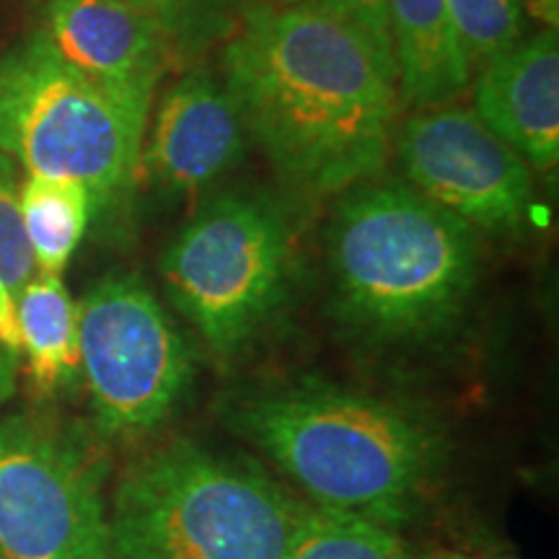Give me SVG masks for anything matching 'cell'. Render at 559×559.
<instances>
[{
    "label": "cell",
    "mask_w": 559,
    "mask_h": 559,
    "mask_svg": "<svg viewBox=\"0 0 559 559\" xmlns=\"http://www.w3.org/2000/svg\"><path fill=\"white\" fill-rule=\"evenodd\" d=\"M104 459L34 417L0 423V559H117Z\"/></svg>",
    "instance_id": "52a82bcc"
},
{
    "label": "cell",
    "mask_w": 559,
    "mask_h": 559,
    "mask_svg": "<svg viewBox=\"0 0 559 559\" xmlns=\"http://www.w3.org/2000/svg\"><path fill=\"white\" fill-rule=\"evenodd\" d=\"M79 347L96 417L109 432L156 428L190 389L187 340L138 275H109L83 296Z\"/></svg>",
    "instance_id": "ba28073f"
},
{
    "label": "cell",
    "mask_w": 559,
    "mask_h": 559,
    "mask_svg": "<svg viewBox=\"0 0 559 559\" xmlns=\"http://www.w3.org/2000/svg\"><path fill=\"white\" fill-rule=\"evenodd\" d=\"M389 39L402 99L417 109L445 107L472 83L445 0H389Z\"/></svg>",
    "instance_id": "4fadbf2b"
},
{
    "label": "cell",
    "mask_w": 559,
    "mask_h": 559,
    "mask_svg": "<svg viewBox=\"0 0 559 559\" xmlns=\"http://www.w3.org/2000/svg\"><path fill=\"white\" fill-rule=\"evenodd\" d=\"M304 508L254 466L169 440L120 477L111 544L117 559H285Z\"/></svg>",
    "instance_id": "277c9868"
},
{
    "label": "cell",
    "mask_w": 559,
    "mask_h": 559,
    "mask_svg": "<svg viewBox=\"0 0 559 559\" xmlns=\"http://www.w3.org/2000/svg\"><path fill=\"white\" fill-rule=\"evenodd\" d=\"M130 3H135L138 9L151 11V13H156V16H158V11H160V5H164V0H130Z\"/></svg>",
    "instance_id": "7402d4cb"
},
{
    "label": "cell",
    "mask_w": 559,
    "mask_h": 559,
    "mask_svg": "<svg viewBox=\"0 0 559 559\" xmlns=\"http://www.w3.org/2000/svg\"><path fill=\"white\" fill-rule=\"evenodd\" d=\"M474 115L526 164L547 171L559 158V45L555 29L515 41L479 68Z\"/></svg>",
    "instance_id": "7c38bea8"
},
{
    "label": "cell",
    "mask_w": 559,
    "mask_h": 559,
    "mask_svg": "<svg viewBox=\"0 0 559 559\" xmlns=\"http://www.w3.org/2000/svg\"><path fill=\"white\" fill-rule=\"evenodd\" d=\"M151 104L70 66L37 32L0 58V151L32 177L115 202L135 185Z\"/></svg>",
    "instance_id": "5b68a950"
},
{
    "label": "cell",
    "mask_w": 559,
    "mask_h": 559,
    "mask_svg": "<svg viewBox=\"0 0 559 559\" xmlns=\"http://www.w3.org/2000/svg\"><path fill=\"white\" fill-rule=\"evenodd\" d=\"M469 68L510 50L523 34V0H445Z\"/></svg>",
    "instance_id": "ac0fdd59"
},
{
    "label": "cell",
    "mask_w": 559,
    "mask_h": 559,
    "mask_svg": "<svg viewBox=\"0 0 559 559\" xmlns=\"http://www.w3.org/2000/svg\"><path fill=\"white\" fill-rule=\"evenodd\" d=\"M223 68L247 132L290 190L324 198L383 169L400 111L396 75L345 21L251 0Z\"/></svg>",
    "instance_id": "6da1fadb"
},
{
    "label": "cell",
    "mask_w": 559,
    "mask_h": 559,
    "mask_svg": "<svg viewBox=\"0 0 559 559\" xmlns=\"http://www.w3.org/2000/svg\"><path fill=\"white\" fill-rule=\"evenodd\" d=\"M247 143V124L226 81L192 68L160 96L140 164L166 190L198 192L236 169Z\"/></svg>",
    "instance_id": "30bf717a"
},
{
    "label": "cell",
    "mask_w": 559,
    "mask_h": 559,
    "mask_svg": "<svg viewBox=\"0 0 559 559\" xmlns=\"http://www.w3.org/2000/svg\"><path fill=\"white\" fill-rule=\"evenodd\" d=\"M16 317L34 386L52 394L81 370L79 306L68 296L60 275L39 272L19 293Z\"/></svg>",
    "instance_id": "5bb4252c"
},
{
    "label": "cell",
    "mask_w": 559,
    "mask_h": 559,
    "mask_svg": "<svg viewBox=\"0 0 559 559\" xmlns=\"http://www.w3.org/2000/svg\"><path fill=\"white\" fill-rule=\"evenodd\" d=\"M34 277V254L21 223L19 198L11 179L0 177V280L19 298L24 285Z\"/></svg>",
    "instance_id": "d6986e66"
},
{
    "label": "cell",
    "mask_w": 559,
    "mask_h": 559,
    "mask_svg": "<svg viewBox=\"0 0 559 559\" xmlns=\"http://www.w3.org/2000/svg\"><path fill=\"white\" fill-rule=\"evenodd\" d=\"M285 559H415L396 528L342 510L306 506Z\"/></svg>",
    "instance_id": "2e32d148"
},
{
    "label": "cell",
    "mask_w": 559,
    "mask_h": 559,
    "mask_svg": "<svg viewBox=\"0 0 559 559\" xmlns=\"http://www.w3.org/2000/svg\"><path fill=\"white\" fill-rule=\"evenodd\" d=\"M283 5H306L326 16L345 21L355 32L362 34L376 55L394 70L389 39V0H277ZM396 75V70H394Z\"/></svg>",
    "instance_id": "ffe728a7"
},
{
    "label": "cell",
    "mask_w": 559,
    "mask_h": 559,
    "mask_svg": "<svg viewBox=\"0 0 559 559\" xmlns=\"http://www.w3.org/2000/svg\"><path fill=\"white\" fill-rule=\"evenodd\" d=\"M409 187L472 228L521 234L534 215L528 164L469 109H419L396 135Z\"/></svg>",
    "instance_id": "9c48e42d"
},
{
    "label": "cell",
    "mask_w": 559,
    "mask_h": 559,
    "mask_svg": "<svg viewBox=\"0 0 559 559\" xmlns=\"http://www.w3.org/2000/svg\"><path fill=\"white\" fill-rule=\"evenodd\" d=\"M21 223L41 275H60L88 228L94 198L79 181L32 177L19 194Z\"/></svg>",
    "instance_id": "9a60e30c"
},
{
    "label": "cell",
    "mask_w": 559,
    "mask_h": 559,
    "mask_svg": "<svg viewBox=\"0 0 559 559\" xmlns=\"http://www.w3.org/2000/svg\"><path fill=\"white\" fill-rule=\"evenodd\" d=\"M290 218L267 192L210 198L160 257L171 304L210 353L239 358L288 293Z\"/></svg>",
    "instance_id": "8992f818"
},
{
    "label": "cell",
    "mask_w": 559,
    "mask_h": 559,
    "mask_svg": "<svg viewBox=\"0 0 559 559\" xmlns=\"http://www.w3.org/2000/svg\"><path fill=\"white\" fill-rule=\"evenodd\" d=\"M0 347L11 355L21 353L16 298H13V293L5 288L3 280H0Z\"/></svg>",
    "instance_id": "44dd1931"
},
{
    "label": "cell",
    "mask_w": 559,
    "mask_h": 559,
    "mask_svg": "<svg viewBox=\"0 0 559 559\" xmlns=\"http://www.w3.org/2000/svg\"><path fill=\"white\" fill-rule=\"evenodd\" d=\"M0 177L11 179V158L0 151Z\"/></svg>",
    "instance_id": "603a6c76"
},
{
    "label": "cell",
    "mask_w": 559,
    "mask_h": 559,
    "mask_svg": "<svg viewBox=\"0 0 559 559\" xmlns=\"http://www.w3.org/2000/svg\"><path fill=\"white\" fill-rule=\"evenodd\" d=\"M251 0H164L158 24L171 58L198 60L215 41L228 39Z\"/></svg>",
    "instance_id": "e0dca14e"
},
{
    "label": "cell",
    "mask_w": 559,
    "mask_h": 559,
    "mask_svg": "<svg viewBox=\"0 0 559 559\" xmlns=\"http://www.w3.org/2000/svg\"><path fill=\"white\" fill-rule=\"evenodd\" d=\"M330 275L334 313L360 342L423 345L477 288V228L404 181H360L334 207Z\"/></svg>",
    "instance_id": "3957f363"
},
{
    "label": "cell",
    "mask_w": 559,
    "mask_h": 559,
    "mask_svg": "<svg viewBox=\"0 0 559 559\" xmlns=\"http://www.w3.org/2000/svg\"><path fill=\"white\" fill-rule=\"evenodd\" d=\"M445 559H472V557H445Z\"/></svg>",
    "instance_id": "cb8c5ba5"
},
{
    "label": "cell",
    "mask_w": 559,
    "mask_h": 559,
    "mask_svg": "<svg viewBox=\"0 0 559 559\" xmlns=\"http://www.w3.org/2000/svg\"><path fill=\"white\" fill-rule=\"evenodd\" d=\"M45 19V37L70 66L111 88L153 99L171 60L156 13L130 0H50Z\"/></svg>",
    "instance_id": "8fae6325"
},
{
    "label": "cell",
    "mask_w": 559,
    "mask_h": 559,
    "mask_svg": "<svg viewBox=\"0 0 559 559\" xmlns=\"http://www.w3.org/2000/svg\"><path fill=\"white\" fill-rule=\"evenodd\" d=\"M218 419L317 506L391 528L415 513L443 461L423 415L324 381L230 391Z\"/></svg>",
    "instance_id": "7a4b0ae2"
}]
</instances>
